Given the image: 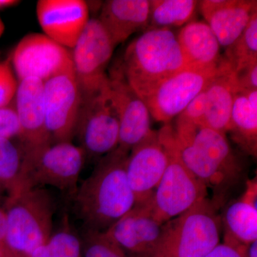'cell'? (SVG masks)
<instances>
[{"instance_id":"obj_38","label":"cell","mask_w":257,"mask_h":257,"mask_svg":"<svg viewBox=\"0 0 257 257\" xmlns=\"http://www.w3.org/2000/svg\"><path fill=\"white\" fill-rule=\"evenodd\" d=\"M5 30V24L3 23V20L0 18V38L3 36Z\"/></svg>"},{"instance_id":"obj_3","label":"cell","mask_w":257,"mask_h":257,"mask_svg":"<svg viewBox=\"0 0 257 257\" xmlns=\"http://www.w3.org/2000/svg\"><path fill=\"white\" fill-rule=\"evenodd\" d=\"M7 231L5 257H29L52 234L55 197L43 187L25 189L9 194L5 208Z\"/></svg>"},{"instance_id":"obj_29","label":"cell","mask_w":257,"mask_h":257,"mask_svg":"<svg viewBox=\"0 0 257 257\" xmlns=\"http://www.w3.org/2000/svg\"><path fill=\"white\" fill-rule=\"evenodd\" d=\"M18 87V79L10 62L0 76V109L11 104L16 94Z\"/></svg>"},{"instance_id":"obj_5","label":"cell","mask_w":257,"mask_h":257,"mask_svg":"<svg viewBox=\"0 0 257 257\" xmlns=\"http://www.w3.org/2000/svg\"><path fill=\"white\" fill-rule=\"evenodd\" d=\"M221 220L207 198L163 225L153 257H204L219 243Z\"/></svg>"},{"instance_id":"obj_22","label":"cell","mask_w":257,"mask_h":257,"mask_svg":"<svg viewBox=\"0 0 257 257\" xmlns=\"http://www.w3.org/2000/svg\"><path fill=\"white\" fill-rule=\"evenodd\" d=\"M189 67L216 68L221 57L220 45L207 23L191 21L177 36Z\"/></svg>"},{"instance_id":"obj_37","label":"cell","mask_w":257,"mask_h":257,"mask_svg":"<svg viewBox=\"0 0 257 257\" xmlns=\"http://www.w3.org/2000/svg\"><path fill=\"white\" fill-rule=\"evenodd\" d=\"M10 62V60H8L0 63V76H1V74L3 73L5 68H6L7 66H8V64H9Z\"/></svg>"},{"instance_id":"obj_1","label":"cell","mask_w":257,"mask_h":257,"mask_svg":"<svg viewBox=\"0 0 257 257\" xmlns=\"http://www.w3.org/2000/svg\"><path fill=\"white\" fill-rule=\"evenodd\" d=\"M128 154L116 147L103 157L71 197L84 231L104 232L136 204L126 177Z\"/></svg>"},{"instance_id":"obj_7","label":"cell","mask_w":257,"mask_h":257,"mask_svg":"<svg viewBox=\"0 0 257 257\" xmlns=\"http://www.w3.org/2000/svg\"><path fill=\"white\" fill-rule=\"evenodd\" d=\"M177 139L192 144L194 159L209 175L220 202L230 189L242 179V163L233 152L226 135L178 115L175 130Z\"/></svg>"},{"instance_id":"obj_13","label":"cell","mask_w":257,"mask_h":257,"mask_svg":"<svg viewBox=\"0 0 257 257\" xmlns=\"http://www.w3.org/2000/svg\"><path fill=\"white\" fill-rule=\"evenodd\" d=\"M216 67H189L161 83L144 101L151 116L156 121L168 124L205 89Z\"/></svg>"},{"instance_id":"obj_35","label":"cell","mask_w":257,"mask_h":257,"mask_svg":"<svg viewBox=\"0 0 257 257\" xmlns=\"http://www.w3.org/2000/svg\"><path fill=\"white\" fill-rule=\"evenodd\" d=\"M246 256L257 257V240L246 246Z\"/></svg>"},{"instance_id":"obj_24","label":"cell","mask_w":257,"mask_h":257,"mask_svg":"<svg viewBox=\"0 0 257 257\" xmlns=\"http://www.w3.org/2000/svg\"><path fill=\"white\" fill-rule=\"evenodd\" d=\"M199 2L195 0H152L148 30L181 27L192 21Z\"/></svg>"},{"instance_id":"obj_39","label":"cell","mask_w":257,"mask_h":257,"mask_svg":"<svg viewBox=\"0 0 257 257\" xmlns=\"http://www.w3.org/2000/svg\"><path fill=\"white\" fill-rule=\"evenodd\" d=\"M0 257H5L4 253H3V249L0 250Z\"/></svg>"},{"instance_id":"obj_34","label":"cell","mask_w":257,"mask_h":257,"mask_svg":"<svg viewBox=\"0 0 257 257\" xmlns=\"http://www.w3.org/2000/svg\"><path fill=\"white\" fill-rule=\"evenodd\" d=\"M7 231V215L5 208L0 207V250L3 249Z\"/></svg>"},{"instance_id":"obj_28","label":"cell","mask_w":257,"mask_h":257,"mask_svg":"<svg viewBox=\"0 0 257 257\" xmlns=\"http://www.w3.org/2000/svg\"><path fill=\"white\" fill-rule=\"evenodd\" d=\"M83 257H128L124 251L100 231H84Z\"/></svg>"},{"instance_id":"obj_16","label":"cell","mask_w":257,"mask_h":257,"mask_svg":"<svg viewBox=\"0 0 257 257\" xmlns=\"http://www.w3.org/2000/svg\"><path fill=\"white\" fill-rule=\"evenodd\" d=\"M36 13L45 35L69 50L89 20V8L83 0H40Z\"/></svg>"},{"instance_id":"obj_4","label":"cell","mask_w":257,"mask_h":257,"mask_svg":"<svg viewBox=\"0 0 257 257\" xmlns=\"http://www.w3.org/2000/svg\"><path fill=\"white\" fill-rule=\"evenodd\" d=\"M20 148L23 161L16 192L48 186L72 197L85 162L86 154L80 147L62 142Z\"/></svg>"},{"instance_id":"obj_15","label":"cell","mask_w":257,"mask_h":257,"mask_svg":"<svg viewBox=\"0 0 257 257\" xmlns=\"http://www.w3.org/2000/svg\"><path fill=\"white\" fill-rule=\"evenodd\" d=\"M168 156L159 138L158 131H152L128 154L126 174L136 204L149 200L164 175Z\"/></svg>"},{"instance_id":"obj_32","label":"cell","mask_w":257,"mask_h":257,"mask_svg":"<svg viewBox=\"0 0 257 257\" xmlns=\"http://www.w3.org/2000/svg\"><path fill=\"white\" fill-rule=\"evenodd\" d=\"M235 73L239 91L257 89V62L248 64Z\"/></svg>"},{"instance_id":"obj_30","label":"cell","mask_w":257,"mask_h":257,"mask_svg":"<svg viewBox=\"0 0 257 257\" xmlns=\"http://www.w3.org/2000/svg\"><path fill=\"white\" fill-rule=\"evenodd\" d=\"M20 128L15 104L0 109V138L11 140L20 137Z\"/></svg>"},{"instance_id":"obj_33","label":"cell","mask_w":257,"mask_h":257,"mask_svg":"<svg viewBox=\"0 0 257 257\" xmlns=\"http://www.w3.org/2000/svg\"><path fill=\"white\" fill-rule=\"evenodd\" d=\"M204 257H247L246 246L219 243Z\"/></svg>"},{"instance_id":"obj_14","label":"cell","mask_w":257,"mask_h":257,"mask_svg":"<svg viewBox=\"0 0 257 257\" xmlns=\"http://www.w3.org/2000/svg\"><path fill=\"white\" fill-rule=\"evenodd\" d=\"M163 225L154 215L149 199L135 204L104 233L127 256L153 257L160 243Z\"/></svg>"},{"instance_id":"obj_19","label":"cell","mask_w":257,"mask_h":257,"mask_svg":"<svg viewBox=\"0 0 257 257\" xmlns=\"http://www.w3.org/2000/svg\"><path fill=\"white\" fill-rule=\"evenodd\" d=\"M239 91L234 69L224 57H221L215 73L205 88L204 126L225 135L229 133L233 104Z\"/></svg>"},{"instance_id":"obj_17","label":"cell","mask_w":257,"mask_h":257,"mask_svg":"<svg viewBox=\"0 0 257 257\" xmlns=\"http://www.w3.org/2000/svg\"><path fill=\"white\" fill-rule=\"evenodd\" d=\"M15 97L22 147H35L52 143L45 123L43 81L36 78L20 81Z\"/></svg>"},{"instance_id":"obj_31","label":"cell","mask_w":257,"mask_h":257,"mask_svg":"<svg viewBox=\"0 0 257 257\" xmlns=\"http://www.w3.org/2000/svg\"><path fill=\"white\" fill-rule=\"evenodd\" d=\"M205 113L206 94L204 89L189 102L188 105L179 115L192 121L194 124L204 126Z\"/></svg>"},{"instance_id":"obj_2","label":"cell","mask_w":257,"mask_h":257,"mask_svg":"<svg viewBox=\"0 0 257 257\" xmlns=\"http://www.w3.org/2000/svg\"><path fill=\"white\" fill-rule=\"evenodd\" d=\"M119 64L125 79L143 101L161 83L189 67L170 29L144 32L128 45Z\"/></svg>"},{"instance_id":"obj_21","label":"cell","mask_w":257,"mask_h":257,"mask_svg":"<svg viewBox=\"0 0 257 257\" xmlns=\"http://www.w3.org/2000/svg\"><path fill=\"white\" fill-rule=\"evenodd\" d=\"M256 177L248 180L244 192L225 211L224 243L247 246L257 240Z\"/></svg>"},{"instance_id":"obj_26","label":"cell","mask_w":257,"mask_h":257,"mask_svg":"<svg viewBox=\"0 0 257 257\" xmlns=\"http://www.w3.org/2000/svg\"><path fill=\"white\" fill-rule=\"evenodd\" d=\"M224 57L235 72L257 62V12L237 40L227 47Z\"/></svg>"},{"instance_id":"obj_23","label":"cell","mask_w":257,"mask_h":257,"mask_svg":"<svg viewBox=\"0 0 257 257\" xmlns=\"http://www.w3.org/2000/svg\"><path fill=\"white\" fill-rule=\"evenodd\" d=\"M233 139L246 153L256 157L257 152V105L251 104L243 91L235 96L231 115Z\"/></svg>"},{"instance_id":"obj_9","label":"cell","mask_w":257,"mask_h":257,"mask_svg":"<svg viewBox=\"0 0 257 257\" xmlns=\"http://www.w3.org/2000/svg\"><path fill=\"white\" fill-rule=\"evenodd\" d=\"M115 47L98 18L89 19L72 49L74 75L82 96L95 92L105 84L106 67Z\"/></svg>"},{"instance_id":"obj_36","label":"cell","mask_w":257,"mask_h":257,"mask_svg":"<svg viewBox=\"0 0 257 257\" xmlns=\"http://www.w3.org/2000/svg\"><path fill=\"white\" fill-rule=\"evenodd\" d=\"M21 3L18 0H0V9L10 8V7L15 6Z\"/></svg>"},{"instance_id":"obj_8","label":"cell","mask_w":257,"mask_h":257,"mask_svg":"<svg viewBox=\"0 0 257 257\" xmlns=\"http://www.w3.org/2000/svg\"><path fill=\"white\" fill-rule=\"evenodd\" d=\"M75 137L86 156L104 157L119 145V121L109 96L108 79L98 90L82 96Z\"/></svg>"},{"instance_id":"obj_12","label":"cell","mask_w":257,"mask_h":257,"mask_svg":"<svg viewBox=\"0 0 257 257\" xmlns=\"http://www.w3.org/2000/svg\"><path fill=\"white\" fill-rule=\"evenodd\" d=\"M12 62L20 81L36 78L45 82L74 68L72 52L40 33L29 34L20 40Z\"/></svg>"},{"instance_id":"obj_40","label":"cell","mask_w":257,"mask_h":257,"mask_svg":"<svg viewBox=\"0 0 257 257\" xmlns=\"http://www.w3.org/2000/svg\"></svg>"},{"instance_id":"obj_20","label":"cell","mask_w":257,"mask_h":257,"mask_svg":"<svg viewBox=\"0 0 257 257\" xmlns=\"http://www.w3.org/2000/svg\"><path fill=\"white\" fill-rule=\"evenodd\" d=\"M150 18L148 0H109L101 5L98 20L116 47L133 34L146 31Z\"/></svg>"},{"instance_id":"obj_27","label":"cell","mask_w":257,"mask_h":257,"mask_svg":"<svg viewBox=\"0 0 257 257\" xmlns=\"http://www.w3.org/2000/svg\"><path fill=\"white\" fill-rule=\"evenodd\" d=\"M23 154L10 139L0 138V186L9 194L19 187Z\"/></svg>"},{"instance_id":"obj_11","label":"cell","mask_w":257,"mask_h":257,"mask_svg":"<svg viewBox=\"0 0 257 257\" xmlns=\"http://www.w3.org/2000/svg\"><path fill=\"white\" fill-rule=\"evenodd\" d=\"M81 101L74 68L44 82L45 123L52 143H72Z\"/></svg>"},{"instance_id":"obj_18","label":"cell","mask_w":257,"mask_h":257,"mask_svg":"<svg viewBox=\"0 0 257 257\" xmlns=\"http://www.w3.org/2000/svg\"><path fill=\"white\" fill-rule=\"evenodd\" d=\"M199 9L219 45L228 47L241 35L257 12V2L250 0H204Z\"/></svg>"},{"instance_id":"obj_25","label":"cell","mask_w":257,"mask_h":257,"mask_svg":"<svg viewBox=\"0 0 257 257\" xmlns=\"http://www.w3.org/2000/svg\"><path fill=\"white\" fill-rule=\"evenodd\" d=\"M82 251V241L65 217L62 227L29 257H81Z\"/></svg>"},{"instance_id":"obj_10","label":"cell","mask_w":257,"mask_h":257,"mask_svg":"<svg viewBox=\"0 0 257 257\" xmlns=\"http://www.w3.org/2000/svg\"><path fill=\"white\" fill-rule=\"evenodd\" d=\"M107 76L109 96L119 121L117 147L130 153L153 131L151 115L145 101L125 79L119 63L113 66Z\"/></svg>"},{"instance_id":"obj_6","label":"cell","mask_w":257,"mask_h":257,"mask_svg":"<svg viewBox=\"0 0 257 257\" xmlns=\"http://www.w3.org/2000/svg\"><path fill=\"white\" fill-rule=\"evenodd\" d=\"M158 135L168 164L150 203L157 221L165 224L206 199L207 188L182 162L176 147L174 128L165 124Z\"/></svg>"}]
</instances>
